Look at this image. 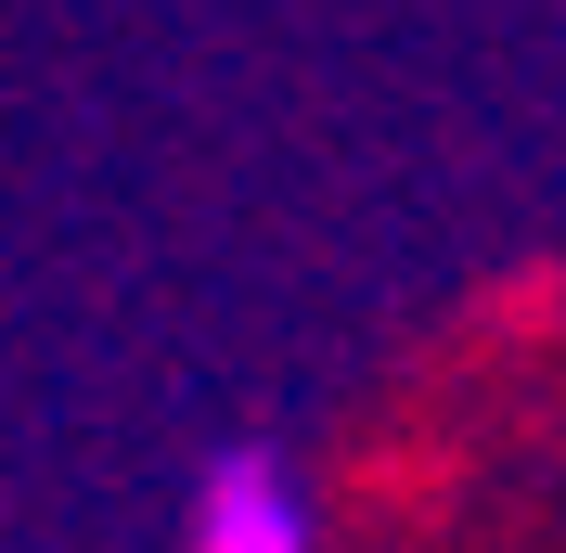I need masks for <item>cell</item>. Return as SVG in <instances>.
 <instances>
[{"label":"cell","mask_w":566,"mask_h":553,"mask_svg":"<svg viewBox=\"0 0 566 553\" xmlns=\"http://www.w3.org/2000/svg\"><path fill=\"white\" fill-rule=\"evenodd\" d=\"M180 553H322V489L283 438H219L180 502Z\"/></svg>","instance_id":"6da1fadb"}]
</instances>
